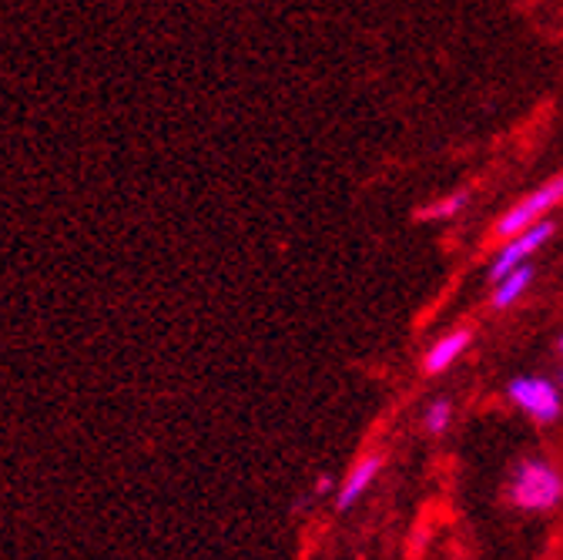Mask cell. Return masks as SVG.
Wrapping results in <instances>:
<instances>
[{
  "label": "cell",
  "mask_w": 563,
  "mask_h": 560,
  "mask_svg": "<svg viewBox=\"0 0 563 560\" xmlns=\"http://www.w3.org/2000/svg\"><path fill=\"white\" fill-rule=\"evenodd\" d=\"M470 201H473V191H470V188H456V191H450V195L433 198L430 205H422V208H419V219H422V222H450V219H456V216L466 212Z\"/></svg>",
  "instance_id": "ba28073f"
},
{
  "label": "cell",
  "mask_w": 563,
  "mask_h": 560,
  "mask_svg": "<svg viewBox=\"0 0 563 560\" xmlns=\"http://www.w3.org/2000/svg\"><path fill=\"white\" fill-rule=\"evenodd\" d=\"M379 473H383V457H379V453H369V457H363L356 466L349 470L345 483L339 486L335 507H339V510H349L352 504H360V497H363L366 490L376 483V476H379Z\"/></svg>",
  "instance_id": "52a82bcc"
},
{
  "label": "cell",
  "mask_w": 563,
  "mask_h": 560,
  "mask_svg": "<svg viewBox=\"0 0 563 560\" xmlns=\"http://www.w3.org/2000/svg\"><path fill=\"white\" fill-rule=\"evenodd\" d=\"M556 380H560V383H556V386H560V389H563V373H560V376H556Z\"/></svg>",
  "instance_id": "7c38bea8"
},
{
  "label": "cell",
  "mask_w": 563,
  "mask_h": 560,
  "mask_svg": "<svg viewBox=\"0 0 563 560\" xmlns=\"http://www.w3.org/2000/svg\"><path fill=\"white\" fill-rule=\"evenodd\" d=\"M473 345V329L460 326V329H450L446 336H440L430 349L427 356H422V373L427 376H440L446 370H453Z\"/></svg>",
  "instance_id": "5b68a950"
},
{
  "label": "cell",
  "mask_w": 563,
  "mask_h": 560,
  "mask_svg": "<svg viewBox=\"0 0 563 560\" xmlns=\"http://www.w3.org/2000/svg\"><path fill=\"white\" fill-rule=\"evenodd\" d=\"M510 501L520 510H553L563 501V473L547 460H523L510 476Z\"/></svg>",
  "instance_id": "6da1fadb"
},
{
  "label": "cell",
  "mask_w": 563,
  "mask_h": 560,
  "mask_svg": "<svg viewBox=\"0 0 563 560\" xmlns=\"http://www.w3.org/2000/svg\"><path fill=\"white\" fill-rule=\"evenodd\" d=\"M450 424H453V403H450V399H433V403L427 406V413H422V427H427L433 437L446 433Z\"/></svg>",
  "instance_id": "9c48e42d"
},
{
  "label": "cell",
  "mask_w": 563,
  "mask_h": 560,
  "mask_svg": "<svg viewBox=\"0 0 563 560\" xmlns=\"http://www.w3.org/2000/svg\"><path fill=\"white\" fill-rule=\"evenodd\" d=\"M507 399L533 424H556L563 413V389L547 376H517L507 386Z\"/></svg>",
  "instance_id": "3957f363"
},
{
  "label": "cell",
  "mask_w": 563,
  "mask_h": 560,
  "mask_svg": "<svg viewBox=\"0 0 563 560\" xmlns=\"http://www.w3.org/2000/svg\"><path fill=\"white\" fill-rule=\"evenodd\" d=\"M553 235H556V226H553L550 219H543V222H537V226H530V229H523V232H517V235L497 242V252H493L489 272H486V275H489V283H497V278H504V275L514 272L517 265L533 262V259L550 245Z\"/></svg>",
  "instance_id": "277c9868"
},
{
  "label": "cell",
  "mask_w": 563,
  "mask_h": 560,
  "mask_svg": "<svg viewBox=\"0 0 563 560\" xmlns=\"http://www.w3.org/2000/svg\"><path fill=\"white\" fill-rule=\"evenodd\" d=\"M329 486H332V476H322V480L316 483V494H325Z\"/></svg>",
  "instance_id": "30bf717a"
},
{
  "label": "cell",
  "mask_w": 563,
  "mask_h": 560,
  "mask_svg": "<svg viewBox=\"0 0 563 560\" xmlns=\"http://www.w3.org/2000/svg\"><path fill=\"white\" fill-rule=\"evenodd\" d=\"M563 205V172L560 175H550L547 182H540L533 191H527L523 198H517L507 212L493 222V242H504L543 219H550L556 208Z\"/></svg>",
  "instance_id": "7a4b0ae2"
},
{
  "label": "cell",
  "mask_w": 563,
  "mask_h": 560,
  "mask_svg": "<svg viewBox=\"0 0 563 560\" xmlns=\"http://www.w3.org/2000/svg\"><path fill=\"white\" fill-rule=\"evenodd\" d=\"M533 283H537V265H533V262L517 265L514 272H507L504 278H497V283H493L489 309H493V312H507V309H514V306L530 293Z\"/></svg>",
  "instance_id": "8992f818"
},
{
  "label": "cell",
  "mask_w": 563,
  "mask_h": 560,
  "mask_svg": "<svg viewBox=\"0 0 563 560\" xmlns=\"http://www.w3.org/2000/svg\"><path fill=\"white\" fill-rule=\"evenodd\" d=\"M556 349H560V356H563V336H560V342H556Z\"/></svg>",
  "instance_id": "8fae6325"
}]
</instances>
